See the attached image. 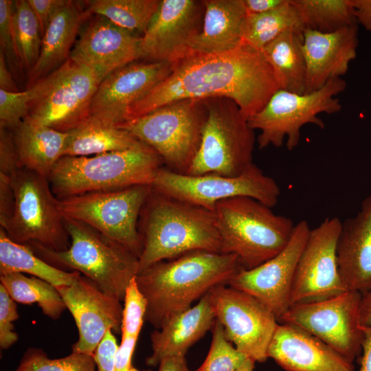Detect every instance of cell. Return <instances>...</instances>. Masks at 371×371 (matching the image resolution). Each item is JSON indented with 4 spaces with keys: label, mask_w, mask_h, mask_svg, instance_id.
<instances>
[{
    "label": "cell",
    "mask_w": 371,
    "mask_h": 371,
    "mask_svg": "<svg viewBox=\"0 0 371 371\" xmlns=\"http://www.w3.org/2000/svg\"><path fill=\"white\" fill-rule=\"evenodd\" d=\"M151 188L161 194L212 212L218 202L238 196L252 198L271 208L280 195L277 182L254 164L236 177L215 173L190 175L161 167Z\"/></svg>",
    "instance_id": "13"
},
{
    "label": "cell",
    "mask_w": 371,
    "mask_h": 371,
    "mask_svg": "<svg viewBox=\"0 0 371 371\" xmlns=\"http://www.w3.org/2000/svg\"><path fill=\"white\" fill-rule=\"evenodd\" d=\"M204 100L207 117L201 141L186 175L238 176L254 164V130L232 100L224 97Z\"/></svg>",
    "instance_id": "8"
},
{
    "label": "cell",
    "mask_w": 371,
    "mask_h": 371,
    "mask_svg": "<svg viewBox=\"0 0 371 371\" xmlns=\"http://www.w3.org/2000/svg\"><path fill=\"white\" fill-rule=\"evenodd\" d=\"M69 133L64 156H89L124 150L141 142L125 129L91 117Z\"/></svg>",
    "instance_id": "31"
},
{
    "label": "cell",
    "mask_w": 371,
    "mask_h": 371,
    "mask_svg": "<svg viewBox=\"0 0 371 371\" xmlns=\"http://www.w3.org/2000/svg\"><path fill=\"white\" fill-rule=\"evenodd\" d=\"M211 346L202 365L194 371H236L248 359L227 339L221 324L215 320Z\"/></svg>",
    "instance_id": "38"
},
{
    "label": "cell",
    "mask_w": 371,
    "mask_h": 371,
    "mask_svg": "<svg viewBox=\"0 0 371 371\" xmlns=\"http://www.w3.org/2000/svg\"><path fill=\"white\" fill-rule=\"evenodd\" d=\"M223 254L236 255L251 269L279 254L287 245L295 225L269 206L247 196L218 202L214 210Z\"/></svg>",
    "instance_id": "5"
},
{
    "label": "cell",
    "mask_w": 371,
    "mask_h": 371,
    "mask_svg": "<svg viewBox=\"0 0 371 371\" xmlns=\"http://www.w3.org/2000/svg\"><path fill=\"white\" fill-rule=\"evenodd\" d=\"M311 228L303 220L295 225L286 247L276 256L251 269H243L229 286L262 303L278 322L291 306V292L296 267Z\"/></svg>",
    "instance_id": "18"
},
{
    "label": "cell",
    "mask_w": 371,
    "mask_h": 371,
    "mask_svg": "<svg viewBox=\"0 0 371 371\" xmlns=\"http://www.w3.org/2000/svg\"><path fill=\"white\" fill-rule=\"evenodd\" d=\"M358 45V24L327 33L306 28L302 46L306 93L317 91L330 80L346 74L350 63L356 58Z\"/></svg>",
    "instance_id": "22"
},
{
    "label": "cell",
    "mask_w": 371,
    "mask_h": 371,
    "mask_svg": "<svg viewBox=\"0 0 371 371\" xmlns=\"http://www.w3.org/2000/svg\"><path fill=\"white\" fill-rule=\"evenodd\" d=\"M361 293L346 291L336 296L290 306L278 322L295 326L316 337L353 363L361 353Z\"/></svg>",
    "instance_id": "14"
},
{
    "label": "cell",
    "mask_w": 371,
    "mask_h": 371,
    "mask_svg": "<svg viewBox=\"0 0 371 371\" xmlns=\"http://www.w3.org/2000/svg\"><path fill=\"white\" fill-rule=\"evenodd\" d=\"M232 254L194 251L157 262L135 276L147 302L144 321L160 329L213 288L229 285L241 271Z\"/></svg>",
    "instance_id": "2"
},
{
    "label": "cell",
    "mask_w": 371,
    "mask_h": 371,
    "mask_svg": "<svg viewBox=\"0 0 371 371\" xmlns=\"http://www.w3.org/2000/svg\"><path fill=\"white\" fill-rule=\"evenodd\" d=\"M12 131L20 167L48 178L55 164L64 156L69 133L25 120Z\"/></svg>",
    "instance_id": "28"
},
{
    "label": "cell",
    "mask_w": 371,
    "mask_h": 371,
    "mask_svg": "<svg viewBox=\"0 0 371 371\" xmlns=\"http://www.w3.org/2000/svg\"><path fill=\"white\" fill-rule=\"evenodd\" d=\"M357 24L371 32V0H352Z\"/></svg>",
    "instance_id": "49"
},
{
    "label": "cell",
    "mask_w": 371,
    "mask_h": 371,
    "mask_svg": "<svg viewBox=\"0 0 371 371\" xmlns=\"http://www.w3.org/2000/svg\"><path fill=\"white\" fill-rule=\"evenodd\" d=\"M89 14L79 3L70 0L57 12L43 36L39 57L28 71V88L69 58L81 24Z\"/></svg>",
    "instance_id": "26"
},
{
    "label": "cell",
    "mask_w": 371,
    "mask_h": 371,
    "mask_svg": "<svg viewBox=\"0 0 371 371\" xmlns=\"http://www.w3.org/2000/svg\"><path fill=\"white\" fill-rule=\"evenodd\" d=\"M12 23L20 60L30 71L39 57L43 35L27 0L13 1Z\"/></svg>",
    "instance_id": "36"
},
{
    "label": "cell",
    "mask_w": 371,
    "mask_h": 371,
    "mask_svg": "<svg viewBox=\"0 0 371 371\" xmlns=\"http://www.w3.org/2000/svg\"><path fill=\"white\" fill-rule=\"evenodd\" d=\"M143 212V247L138 273L148 267L194 251L223 253L214 213L154 191Z\"/></svg>",
    "instance_id": "3"
},
{
    "label": "cell",
    "mask_w": 371,
    "mask_h": 371,
    "mask_svg": "<svg viewBox=\"0 0 371 371\" xmlns=\"http://www.w3.org/2000/svg\"><path fill=\"white\" fill-rule=\"evenodd\" d=\"M64 223L70 238L67 249L56 251L38 245L29 247L49 264L80 273L122 302L128 285L138 273L139 258L83 223L64 218Z\"/></svg>",
    "instance_id": "6"
},
{
    "label": "cell",
    "mask_w": 371,
    "mask_h": 371,
    "mask_svg": "<svg viewBox=\"0 0 371 371\" xmlns=\"http://www.w3.org/2000/svg\"><path fill=\"white\" fill-rule=\"evenodd\" d=\"M102 80L69 58L30 87L32 98L23 120L64 133L76 129L90 117L91 102Z\"/></svg>",
    "instance_id": "9"
},
{
    "label": "cell",
    "mask_w": 371,
    "mask_h": 371,
    "mask_svg": "<svg viewBox=\"0 0 371 371\" xmlns=\"http://www.w3.org/2000/svg\"><path fill=\"white\" fill-rule=\"evenodd\" d=\"M87 11L102 16L115 25L142 36L155 15L161 0H91Z\"/></svg>",
    "instance_id": "34"
},
{
    "label": "cell",
    "mask_w": 371,
    "mask_h": 371,
    "mask_svg": "<svg viewBox=\"0 0 371 371\" xmlns=\"http://www.w3.org/2000/svg\"><path fill=\"white\" fill-rule=\"evenodd\" d=\"M346 87V81L336 78L311 93L299 94L278 89L258 113L247 120L253 130L260 131L257 138L259 148L270 145L281 147L286 138V146L293 150L298 146L303 126L312 124L324 128V122L318 115L341 110L336 96Z\"/></svg>",
    "instance_id": "10"
},
{
    "label": "cell",
    "mask_w": 371,
    "mask_h": 371,
    "mask_svg": "<svg viewBox=\"0 0 371 371\" xmlns=\"http://www.w3.org/2000/svg\"><path fill=\"white\" fill-rule=\"evenodd\" d=\"M337 258L347 291L362 294L371 290V194L355 216L341 223Z\"/></svg>",
    "instance_id": "24"
},
{
    "label": "cell",
    "mask_w": 371,
    "mask_h": 371,
    "mask_svg": "<svg viewBox=\"0 0 371 371\" xmlns=\"http://www.w3.org/2000/svg\"><path fill=\"white\" fill-rule=\"evenodd\" d=\"M255 362L251 359H247L236 371H253Z\"/></svg>",
    "instance_id": "54"
},
{
    "label": "cell",
    "mask_w": 371,
    "mask_h": 371,
    "mask_svg": "<svg viewBox=\"0 0 371 371\" xmlns=\"http://www.w3.org/2000/svg\"><path fill=\"white\" fill-rule=\"evenodd\" d=\"M0 89L9 92L19 91L1 52H0Z\"/></svg>",
    "instance_id": "51"
},
{
    "label": "cell",
    "mask_w": 371,
    "mask_h": 371,
    "mask_svg": "<svg viewBox=\"0 0 371 371\" xmlns=\"http://www.w3.org/2000/svg\"><path fill=\"white\" fill-rule=\"evenodd\" d=\"M118 348L113 331L108 330L93 352L97 371H115Z\"/></svg>",
    "instance_id": "44"
},
{
    "label": "cell",
    "mask_w": 371,
    "mask_h": 371,
    "mask_svg": "<svg viewBox=\"0 0 371 371\" xmlns=\"http://www.w3.org/2000/svg\"><path fill=\"white\" fill-rule=\"evenodd\" d=\"M20 168L12 132L0 128V175L11 179Z\"/></svg>",
    "instance_id": "43"
},
{
    "label": "cell",
    "mask_w": 371,
    "mask_h": 371,
    "mask_svg": "<svg viewBox=\"0 0 371 371\" xmlns=\"http://www.w3.org/2000/svg\"><path fill=\"white\" fill-rule=\"evenodd\" d=\"M56 288L78 330L72 352L93 355L108 330L121 331V301L102 291L93 281L80 273L70 285Z\"/></svg>",
    "instance_id": "19"
},
{
    "label": "cell",
    "mask_w": 371,
    "mask_h": 371,
    "mask_svg": "<svg viewBox=\"0 0 371 371\" xmlns=\"http://www.w3.org/2000/svg\"><path fill=\"white\" fill-rule=\"evenodd\" d=\"M205 5L197 0H161L146 32L141 36L140 59L174 63L192 54L201 32Z\"/></svg>",
    "instance_id": "17"
},
{
    "label": "cell",
    "mask_w": 371,
    "mask_h": 371,
    "mask_svg": "<svg viewBox=\"0 0 371 371\" xmlns=\"http://www.w3.org/2000/svg\"><path fill=\"white\" fill-rule=\"evenodd\" d=\"M207 117L205 100L186 99L120 124L154 149L167 168L187 174L198 152Z\"/></svg>",
    "instance_id": "7"
},
{
    "label": "cell",
    "mask_w": 371,
    "mask_h": 371,
    "mask_svg": "<svg viewBox=\"0 0 371 371\" xmlns=\"http://www.w3.org/2000/svg\"><path fill=\"white\" fill-rule=\"evenodd\" d=\"M150 186L93 192L62 199L58 206L64 218L83 223L139 258L142 238L138 218L151 192Z\"/></svg>",
    "instance_id": "12"
},
{
    "label": "cell",
    "mask_w": 371,
    "mask_h": 371,
    "mask_svg": "<svg viewBox=\"0 0 371 371\" xmlns=\"http://www.w3.org/2000/svg\"><path fill=\"white\" fill-rule=\"evenodd\" d=\"M303 32H283L262 50L271 66L279 89L306 93V67Z\"/></svg>",
    "instance_id": "29"
},
{
    "label": "cell",
    "mask_w": 371,
    "mask_h": 371,
    "mask_svg": "<svg viewBox=\"0 0 371 371\" xmlns=\"http://www.w3.org/2000/svg\"><path fill=\"white\" fill-rule=\"evenodd\" d=\"M208 293L227 339L254 362H265L279 324L273 313L252 295L229 285L217 286Z\"/></svg>",
    "instance_id": "15"
},
{
    "label": "cell",
    "mask_w": 371,
    "mask_h": 371,
    "mask_svg": "<svg viewBox=\"0 0 371 371\" xmlns=\"http://www.w3.org/2000/svg\"><path fill=\"white\" fill-rule=\"evenodd\" d=\"M304 30L291 0H286L266 12L247 15L241 27V43L262 51L283 32L289 30L303 32Z\"/></svg>",
    "instance_id": "32"
},
{
    "label": "cell",
    "mask_w": 371,
    "mask_h": 371,
    "mask_svg": "<svg viewBox=\"0 0 371 371\" xmlns=\"http://www.w3.org/2000/svg\"><path fill=\"white\" fill-rule=\"evenodd\" d=\"M11 273H27L56 287L72 284L80 273L64 271L37 256L27 245L12 240L0 229V276Z\"/></svg>",
    "instance_id": "30"
},
{
    "label": "cell",
    "mask_w": 371,
    "mask_h": 371,
    "mask_svg": "<svg viewBox=\"0 0 371 371\" xmlns=\"http://www.w3.org/2000/svg\"><path fill=\"white\" fill-rule=\"evenodd\" d=\"M16 371H96L93 355L72 352L58 359H50L41 348H29Z\"/></svg>",
    "instance_id": "37"
},
{
    "label": "cell",
    "mask_w": 371,
    "mask_h": 371,
    "mask_svg": "<svg viewBox=\"0 0 371 371\" xmlns=\"http://www.w3.org/2000/svg\"><path fill=\"white\" fill-rule=\"evenodd\" d=\"M162 158L140 142L124 150L93 156H63L48 180L58 199L93 192L117 190L135 186H152Z\"/></svg>",
    "instance_id": "4"
},
{
    "label": "cell",
    "mask_w": 371,
    "mask_h": 371,
    "mask_svg": "<svg viewBox=\"0 0 371 371\" xmlns=\"http://www.w3.org/2000/svg\"><path fill=\"white\" fill-rule=\"evenodd\" d=\"M13 1L0 0V52L10 69L23 67L19 58L12 23Z\"/></svg>",
    "instance_id": "41"
},
{
    "label": "cell",
    "mask_w": 371,
    "mask_h": 371,
    "mask_svg": "<svg viewBox=\"0 0 371 371\" xmlns=\"http://www.w3.org/2000/svg\"><path fill=\"white\" fill-rule=\"evenodd\" d=\"M286 371H355L339 353L309 333L295 326L279 323L268 349Z\"/></svg>",
    "instance_id": "23"
},
{
    "label": "cell",
    "mask_w": 371,
    "mask_h": 371,
    "mask_svg": "<svg viewBox=\"0 0 371 371\" xmlns=\"http://www.w3.org/2000/svg\"><path fill=\"white\" fill-rule=\"evenodd\" d=\"M0 281L14 302L37 304L42 313L52 319L60 318L67 308L57 288L42 279L11 273L0 276Z\"/></svg>",
    "instance_id": "33"
},
{
    "label": "cell",
    "mask_w": 371,
    "mask_h": 371,
    "mask_svg": "<svg viewBox=\"0 0 371 371\" xmlns=\"http://www.w3.org/2000/svg\"><path fill=\"white\" fill-rule=\"evenodd\" d=\"M286 0H242L247 15L256 14L273 10Z\"/></svg>",
    "instance_id": "48"
},
{
    "label": "cell",
    "mask_w": 371,
    "mask_h": 371,
    "mask_svg": "<svg viewBox=\"0 0 371 371\" xmlns=\"http://www.w3.org/2000/svg\"><path fill=\"white\" fill-rule=\"evenodd\" d=\"M172 67L168 62L134 61L114 70L99 85L90 117L118 126L129 106L165 80Z\"/></svg>",
    "instance_id": "20"
},
{
    "label": "cell",
    "mask_w": 371,
    "mask_h": 371,
    "mask_svg": "<svg viewBox=\"0 0 371 371\" xmlns=\"http://www.w3.org/2000/svg\"><path fill=\"white\" fill-rule=\"evenodd\" d=\"M215 320L207 293L195 306L173 316L151 333L152 354L146 359V364L155 367L167 357L185 356L188 349L212 328Z\"/></svg>",
    "instance_id": "25"
},
{
    "label": "cell",
    "mask_w": 371,
    "mask_h": 371,
    "mask_svg": "<svg viewBox=\"0 0 371 371\" xmlns=\"http://www.w3.org/2000/svg\"><path fill=\"white\" fill-rule=\"evenodd\" d=\"M361 328L363 333V339L359 371H371V326H361Z\"/></svg>",
    "instance_id": "50"
},
{
    "label": "cell",
    "mask_w": 371,
    "mask_h": 371,
    "mask_svg": "<svg viewBox=\"0 0 371 371\" xmlns=\"http://www.w3.org/2000/svg\"><path fill=\"white\" fill-rule=\"evenodd\" d=\"M34 12L43 36L51 21L67 0H27Z\"/></svg>",
    "instance_id": "45"
},
{
    "label": "cell",
    "mask_w": 371,
    "mask_h": 371,
    "mask_svg": "<svg viewBox=\"0 0 371 371\" xmlns=\"http://www.w3.org/2000/svg\"><path fill=\"white\" fill-rule=\"evenodd\" d=\"M14 194L12 216L4 229L13 241L61 251L70 238L47 177L21 168L11 178Z\"/></svg>",
    "instance_id": "11"
},
{
    "label": "cell",
    "mask_w": 371,
    "mask_h": 371,
    "mask_svg": "<svg viewBox=\"0 0 371 371\" xmlns=\"http://www.w3.org/2000/svg\"><path fill=\"white\" fill-rule=\"evenodd\" d=\"M141 36L96 15L82 30L69 58L102 79L114 70L140 59Z\"/></svg>",
    "instance_id": "21"
},
{
    "label": "cell",
    "mask_w": 371,
    "mask_h": 371,
    "mask_svg": "<svg viewBox=\"0 0 371 371\" xmlns=\"http://www.w3.org/2000/svg\"><path fill=\"white\" fill-rule=\"evenodd\" d=\"M359 315L361 326H371V290L361 294Z\"/></svg>",
    "instance_id": "53"
},
{
    "label": "cell",
    "mask_w": 371,
    "mask_h": 371,
    "mask_svg": "<svg viewBox=\"0 0 371 371\" xmlns=\"http://www.w3.org/2000/svg\"><path fill=\"white\" fill-rule=\"evenodd\" d=\"M130 371H140L139 370H137V368H134L132 366V368H131ZM143 371H151L150 370H143Z\"/></svg>",
    "instance_id": "55"
},
{
    "label": "cell",
    "mask_w": 371,
    "mask_h": 371,
    "mask_svg": "<svg viewBox=\"0 0 371 371\" xmlns=\"http://www.w3.org/2000/svg\"><path fill=\"white\" fill-rule=\"evenodd\" d=\"M203 25L192 53L229 51L241 44V27L247 16L242 0H204Z\"/></svg>",
    "instance_id": "27"
},
{
    "label": "cell",
    "mask_w": 371,
    "mask_h": 371,
    "mask_svg": "<svg viewBox=\"0 0 371 371\" xmlns=\"http://www.w3.org/2000/svg\"><path fill=\"white\" fill-rule=\"evenodd\" d=\"M306 28L333 32L357 24L352 0H291Z\"/></svg>",
    "instance_id": "35"
},
{
    "label": "cell",
    "mask_w": 371,
    "mask_h": 371,
    "mask_svg": "<svg viewBox=\"0 0 371 371\" xmlns=\"http://www.w3.org/2000/svg\"><path fill=\"white\" fill-rule=\"evenodd\" d=\"M14 206V194L11 179L0 175V224L5 229L12 218Z\"/></svg>",
    "instance_id": "46"
},
{
    "label": "cell",
    "mask_w": 371,
    "mask_h": 371,
    "mask_svg": "<svg viewBox=\"0 0 371 371\" xmlns=\"http://www.w3.org/2000/svg\"><path fill=\"white\" fill-rule=\"evenodd\" d=\"M278 89L262 51L247 45L220 53H192L172 63L169 76L129 106L124 122L175 101L218 97L234 101L248 120Z\"/></svg>",
    "instance_id": "1"
},
{
    "label": "cell",
    "mask_w": 371,
    "mask_h": 371,
    "mask_svg": "<svg viewBox=\"0 0 371 371\" xmlns=\"http://www.w3.org/2000/svg\"><path fill=\"white\" fill-rule=\"evenodd\" d=\"M123 301L122 336L138 338L144 322L147 302L137 286L135 278L128 285Z\"/></svg>",
    "instance_id": "39"
},
{
    "label": "cell",
    "mask_w": 371,
    "mask_h": 371,
    "mask_svg": "<svg viewBox=\"0 0 371 371\" xmlns=\"http://www.w3.org/2000/svg\"><path fill=\"white\" fill-rule=\"evenodd\" d=\"M32 89L9 92L0 89V128L14 130L26 117Z\"/></svg>",
    "instance_id": "40"
},
{
    "label": "cell",
    "mask_w": 371,
    "mask_h": 371,
    "mask_svg": "<svg viewBox=\"0 0 371 371\" xmlns=\"http://www.w3.org/2000/svg\"><path fill=\"white\" fill-rule=\"evenodd\" d=\"M341 223L337 217L326 218L311 229L296 267L291 305L326 300L347 291L337 258Z\"/></svg>",
    "instance_id": "16"
},
{
    "label": "cell",
    "mask_w": 371,
    "mask_h": 371,
    "mask_svg": "<svg viewBox=\"0 0 371 371\" xmlns=\"http://www.w3.org/2000/svg\"><path fill=\"white\" fill-rule=\"evenodd\" d=\"M16 302L0 284V347L6 350L18 340L13 322L19 319Z\"/></svg>",
    "instance_id": "42"
},
{
    "label": "cell",
    "mask_w": 371,
    "mask_h": 371,
    "mask_svg": "<svg viewBox=\"0 0 371 371\" xmlns=\"http://www.w3.org/2000/svg\"><path fill=\"white\" fill-rule=\"evenodd\" d=\"M137 341L136 337L122 336L116 355L115 371H130Z\"/></svg>",
    "instance_id": "47"
},
{
    "label": "cell",
    "mask_w": 371,
    "mask_h": 371,
    "mask_svg": "<svg viewBox=\"0 0 371 371\" xmlns=\"http://www.w3.org/2000/svg\"><path fill=\"white\" fill-rule=\"evenodd\" d=\"M158 371H190L185 356H174L164 359L159 365Z\"/></svg>",
    "instance_id": "52"
}]
</instances>
